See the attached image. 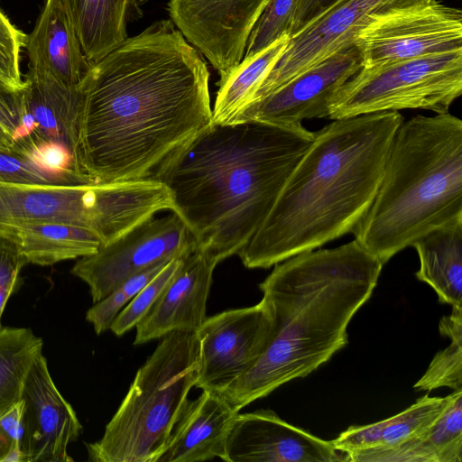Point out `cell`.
I'll return each mask as SVG.
<instances>
[{"label":"cell","instance_id":"cell-1","mask_svg":"<svg viewBox=\"0 0 462 462\" xmlns=\"http://www.w3.org/2000/svg\"><path fill=\"white\" fill-rule=\"evenodd\" d=\"M208 79L200 53L171 21L127 38L79 83L76 172L88 182L152 178L212 125Z\"/></svg>","mask_w":462,"mask_h":462},{"label":"cell","instance_id":"cell-2","mask_svg":"<svg viewBox=\"0 0 462 462\" xmlns=\"http://www.w3.org/2000/svg\"><path fill=\"white\" fill-rule=\"evenodd\" d=\"M313 139L303 125L212 124L152 178L167 188L197 249L220 263L251 239Z\"/></svg>","mask_w":462,"mask_h":462},{"label":"cell","instance_id":"cell-3","mask_svg":"<svg viewBox=\"0 0 462 462\" xmlns=\"http://www.w3.org/2000/svg\"><path fill=\"white\" fill-rule=\"evenodd\" d=\"M398 111L332 120L296 164L270 212L237 255L267 269L353 233L377 192Z\"/></svg>","mask_w":462,"mask_h":462},{"label":"cell","instance_id":"cell-4","mask_svg":"<svg viewBox=\"0 0 462 462\" xmlns=\"http://www.w3.org/2000/svg\"><path fill=\"white\" fill-rule=\"evenodd\" d=\"M383 266L356 239L275 264L259 284L273 317L270 342L248 372L217 392L239 411L328 362L347 344V326Z\"/></svg>","mask_w":462,"mask_h":462},{"label":"cell","instance_id":"cell-5","mask_svg":"<svg viewBox=\"0 0 462 462\" xmlns=\"http://www.w3.org/2000/svg\"><path fill=\"white\" fill-rule=\"evenodd\" d=\"M460 220L461 119L444 113L403 120L355 239L384 265L426 233Z\"/></svg>","mask_w":462,"mask_h":462},{"label":"cell","instance_id":"cell-6","mask_svg":"<svg viewBox=\"0 0 462 462\" xmlns=\"http://www.w3.org/2000/svg\"><path fill=\"white\" fill-rule=\"evenodd\" d=\"M137 370L102 438L87 445L94 462H157L195 386L199 367L196 332L162 337Z\"/></svg>","mask_w":462,"mask_h":462},{"label":"cell","instance_id":"cell-7","mask_svg":"<svg viewBox=\"0 0 462 462\" xmlns=\"http://www.w3.org/2000/svg\"><path fill=\"white\" fill-rule=\"evenodd\" d=\"M172 207L167 188L152 178L51 184L0 180V226L34 222L70 224L94 232L102 245Z\"/></svg>","mask_w":462,"mask_h":462},{"label":"cell","instance_id":"cell-8","mask_svg":"<svg viewBox=\"0 0 462 462\" xmlns=\"http://www.w3.org/2000/svg\"><path fill=\"white\" fill-rule=\"evenodd\" d=\"M462 93V50L390 65L361 68L328 102L331 120L423 109L448 113Z\"/></svg>","mask_w":462,"mask_h":462},{"label":"cell","instance_id":"cell-9","mask_svg":"<svg viewBox=\"0 0 462 462\" xmlns=\"http://www.w3.org/2000/svg\"><path fill=\"white\" fill-rule=\"evenodd\" d=\"M354 45L365 69L462 50V11L434 0L374 14Z\"/></svg>","mask_w":462,"mask_h":462},{"label":"cell","instance_id":"cell-10","mask_svg":"<svg viewBox=\"0 0 462 462\" xmlns=\"http://www.w3.org/2000/svg\"><path fill=\"white\" fill-rule=\"evenodd\" d=\"M196 249L187 226L175 213L153 216L96 253L81 257L71 273L88 285L96 303L130 277L158 263L183 258Z\"/></svg>","mask_w":462,"mask_h":462},{"label":"cell","instance_id":"cell-11","mask_svg":"<svg viewBox=\"0 0 462 462\" xmlns=\"http://www.w3.org/2000/svg\"><path fill=\"white\" fill-rule=\"evenodd\" d=\"M431 1L335 0L290 35L284 51L255 91L251 104L353 46L356 32L370 16Z\"/></svg>","mask_w":462,"mask_h":462},{"label":"cell","instance_id":"cell-12","mask_svg":"<svg viewBox=\"0 0 462 462\" xmlns=\"http://www.w3.org/2000/svg\"><path fill=\"white\" fill-rule=\"evenodd\" d=\"M270 308L257 304L207 317L196 331L199 367L195 386L218 391L248 372L273 335Z\"/></svg>","mask_w":462,"mask_h":462},{"label":"cell","instance_id":"cell-13","mask_svg":"<svg viewBox=\"0 0 462 462\" xmlns=\"http://www.w3.org/2000/svg\"><path fill=\"white\" fill-rule=\"evenodd\" d=\"M269 0H170L171 21L223 77L243 60Z\"/></svg>","mask_w":462,"mask_h":462},{"label":"cell","instance_id":"cell-14","mask_svg":"<svg viewBox=\"0 0 462 462\" xmlns=\"http://www.w3.org/2000/svg\"><path fill=\"white\" fill-rule=\"evenodd\" d=\"M19 420L21 462H70L68 446L82 426L56 387L46 358L40 354L23 383Z\"/></svg>","mask_w":462,"mask_h":462},{"label":"cell","instance_id":"cell-15","mask_svg":"<svg viewBox=\"0 0 462 462\" xmlns=\"http://www.w3.org/2000/svg\"><path fill=\"white\" fill-rule=\"evenodd\" d=\"M361 68L355 45L344 49L251 104L236 123L299 127L304 120L328 117L331 97Z\"/></svg>","mask_w":462,"mask_h":462},{"label":"cell","instance_id":"cell-16","mask_svg":"<svg viewBox=\"0 0 462 462\" xmlns=\"http://www.w3.org/2000/svg\"><path fill=\"white\" fill-rule=\"evenodd\" d=\"M226 462H341L331 440L295 427L271 410L237 413L228 435Z\"/></svg>","mask_w":462,"mask_h":462},{"label":"cell","instance_id":"cell-17","mask_svg":"<svg viewBox=\"0 0 462 462\" xmlns=\"http://www.w3.org/2000/svg\"><path fill=\"white\" fill-rule=\"evenodd\" d=\"M218 261L196 249L182 259L177 273L136 325L134 346L174 331L196 332L206 319L207 301Z\"/></svg>","mask_w":462,"mask_h":462},{"label":"cell","instance_id":"cell-18","mask_svg":"<svg viewBox=\"0 0 462 462\" xmlns=\"http://www.w3.org/2000/svg\"><path fill=\"white\" fill-rule=\"evenodd\" d=\"M23 80L24 87L19 91L21 127L14 139V153L21 154L43 141L61 143L70 150L79 84L67 86L30 69Z\"/></svg>","mask_w":462,"mask_h":462},{"label":"cell","instance_id":"cell-19","mask_svg":"<svg viewBox=\"0 0 462 462\" xmlns=\"http://www.w3.org/2000/svg\"><path fill=\"white\" fill-rule=\"evenodd\" d=\"M239 411L218 392L202 390L188 402L157 462L225 460L226 442Z\"/></svg>","mask_w":462,"mask_h":462},{"label":"cell","instance_id":"cell-20","mask_svg":"<svg viewBox=\"0 0 462 462\" xmlns=\"http://www.w3.org/2000/svg\"><path fill=\"white\" fill-rule=\"evenodd\" d=\"M29 69L67 86L79 85L93 64L58 0H46L25 45Z\"/></svg>","mask_w":462,"mask_h":462},{"label":"cell","instance_id":"cell-21","mask_svg":"<svg viewBox=\"0 0 462 462\" xmlns=\"http://www.w3.org/2000/svg\"><path fill=\"white\" fill-rule=\"evenodd\" d=\"M93 65L127 39L128 22L142 15L140 0H58Z\"/></svg>","mask_w":462,"mask_h":462},{"label":"cell","instance_id":"cell-22","mask_svg":"<svg viewBox=\"0 0 462 462\" xmlns=\"http://www.w3.org/2000/svg\"><path fill=\"white\" fill-rule=\"evenodd\" d=\"M348 462H461L462 389L449 394L448 402L423 436L383 449L346 454Z\"/></svg>","mask_w":462,"mask_h":462},{"label":"cell","instance_id":"cell-23","mask_svg":"<svg viewBox=\"0 0 462 462\" xmlns=\"http://www.w3.org/2000/svg\"><path fill=\"white\" fill-rule=\"evenodd\" d=\"M0 236L18 246L26 264L42 266L90 255L102 245L91 230L58 222L1 226Z\"/></svg>","mask_w":462,"mask_h":462},{"label":"cell","instance_id":"cell-24","mask_svg":"<svg viewBox=\"0 0 462 462\" xmlns=\"http://www.w3.org/2000/svg\"><path fill=\"white\" fill-rule=\"evenodd\" d=\"M449 400L446 397L419 398L409 408L386 420L363 426H351L331 440L341 453L383 449L423 436L439 418Z\"/></svg>","mask_w":462,"mask_h":462},{"label":"cell","instance_id":"cell-25","mask_svg":"<svg viewBox=\"0 0 462 462\" xmlns=\"http://www.w3.org/2000/svg\"><path fill=\"white\" fill-rule=\"evenodd\" d=\"M411 246L420 259L416 278L436 291L439 302L462 307V220L426 233Z\"/></svg>","mask_w":462,"mask_h":462},{"label":"cell","instance_id":"cell-26","mask_svg":"<svg viewBox=\"0 0 462 462\" xmlns=\"http://www.w3.org/2000/svg\"><path fill=\"white\" fill-rule=\"evenodd\" d=\"M289 35H284L256 55L243 59L217 83L212 124L236 123L240 114L251 104L254 95L264 78L284 51Z\"/></svg>","mask_w":462,"mask_h":462},{"label":"cell","instance_id":"cell-27","mask_svg":"<svg viewBox=\"0 0 462 462\" xmlns=\"http://www.w3.org/2000/svg\"><path fill=\"white\" fill-rule=\"evenodd\" d=\"M42 346L31 328H0V415L21 402L24 380Z\"/></svg>","mask_w":462,"mask_h":462},{"label":"cell","instance_id":"cell-28","mask_svg":"<svg viewBox=\"0 0 462 462\" xmlns=\"http://www.w3.org/2000/svg\"><path fill=\"white\" fill-rule=\"evenodd\" d=\"M439 332L450 338V344L433 357L425 374L414 384L416 391L439 387L462 389V307H452L450 315L439 322Z\"/></svg>","mask_w":462,"mask_h":462},{"label":"cell","instance_id":"cell-29","mask_svg":"<svg viewBox=\"0 0 462 462\" xmlns=\"http://www.w3.org/2000/svg\"><path fill=\"white\" fill-rule=\"evenodd\" d=\"M301 0H269L247 41L243 59L261 52L284 35L291 34Z\"/></svg>","mask_w":462,"mask_h":462},{"label":"cell","instance_id":"cell-30","mask_svg":"<svg viewBox=\"0 0 462 462\" xmlns=\"http://www.w3.org/2000/svg\"><path fill=\"white\" fill-rule=\"evenodd\" d=\"M168 262L153 265L130 277L104 299L94 303L87 311L86 319L93 325L95 332L99 335L108 330L118 313L160 273Z\"/></svg>","mask_w":462,"mask_h":462},{"label":"cell","instance_id":"cell-31","mask_svg":"<svg viewBox=\"0 0 462 462\" xmlns=\"http://www.w3.org/2000/svg\"><path fill=\"white\" fill-rule=\"evenodd\" d=\"M183 258L169 261L135 297L118 313L110 326V330L121 337L136 325L149 313L154 303L170 284Z\"/></svg>","mask_w":462,"mask_h":462},{"label":"cell","instance_id":"cell-32","mask_svg":"<svg viewBox=\"0 0 462 462\" xmlns=\"http://www.w3.org/2000/svg\"><path fill=\"white\" fill-rule=\"evenodd\" d=\"M26 42L27 35L0 9V83L13 91L24 87L20 57Z\"/></svg>","mask_w":462,"mask_h":462},{"label":"cell","instance_id":"cell-33","mask_svg":"<svg viewBox=\"0 0 462 462\" xmlns=\"http://www.w3.org/2000/svg\"><path fill=\"white\" fill-rule=\"evenodd\" d=\"M39 169L60 176L78 178L85 182L74 169V160L70 150L63 143L55 141H43L26 148L21 154Z\"/></svg>","mask_w":462,"mask_h":462},{"label":"cell","instance_id":"cell-34","mask_svg":"<svg viewBox=\"0 0 462 462\" xmlns=\"http://www.w3.org/2000/svg\"><path fill=\"white\" fill-rule=\"evenodd\" d=\"M0 180L30 184L85 182L78 178L46 172L21 155L3 152H0Z\"/></svg>","mask_w":462,"mask_h":462},{"label":"cell","instance_id":"cell-35","mask_svg":"<svg viewBox=\"0 0 462 462\" xmlns=\"http://www.w3.org/2000/svg\"><path fill=\"white\" fill-rule=\"evenodd\" d=\"M26 264L18 246L0 236V328L2 314L10 296L23 283L19 274Z\"/></svg>","mask_w":462,"mask_h":462},{"label":"cell","instance_id":"cell-36","mask_svg":"<svg viewBox=\"0 0 462 462\" xmlns=\"http://www.w3.org/2000/svg\"><path fill=\"white\" fill-rule=\"evenodd\" d=\"M21 402L0 415V462H21L19 420Z\"/></svg>","mask_w":462,"mask_h":462},{"label":"cell","instance_id":"cell-37","mask_svg":"<svg viewBox=\"0 0 462 462\" xmlns=\"http://www.w3.org/2000/svg\"><path fill=\"white\" fill-rule=\"evenodd\" d=\"M19 91H13L0 83V125L13 136L14 141L21 127Z\"/></svg>","mask_w":462,"mask_h":462},{"label":"cell","instance_id":"cell-38","mask_svg":"<svg viewBox=\"0 0 462 462\" xmlns=\"http://www.w3.org/2000/svg\"><path fill=\"white\" fill-rule=\"evenodd\" d=\"M334 1L335 0H301L291 34Z\"/></svg>","mask_w":462,"mask_h":462},{"label":"cell","instance_id":"cell-39","mask_svg":"<svg viewBox=\"0 0 462 462\" xmlns=\"http://www.w3.org/2000/svg\"><path fill=\"white\" fill-rule=\"evenodd\" d=\"M0 152L14 153V138L2 125H0Z\"/></svg>","mask_w":462,"mask_h":462}]
</instances>
